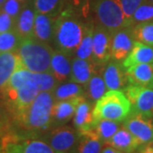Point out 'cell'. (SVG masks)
I'll use <instances>...</instances> for the list:
<instances>
[{
    "label": "cell",
    "instance_id": "obj_1",
    "mask_svg": "<svg viewBox=\"0 0 153 153\" xmlns=\"http://www.w3.org/2000/svg\"><path fill=\"white\" fill-rule=\"evenodd\" d=\"M84 19L82 11L78 14L71 6L64 7L55 20L53 43L57 50L68 55L75 54L87 28L93 25Z\"/></svg>",
    "mask_w": 153,
    "mask_h": 153
},
{
    "label": "cell",
    "instance_id": "obj_2",
    "mask_svg": "<svg viewBox=\"0 0 153 153\" xmlns=\"http://www.w3.org/2000/svg\"><path fill=\"white\" fill-rule=\"evenodd\" d=\"M55 98L51 92H40L32 104L12 121L19 128L32 134L45 133L52 126Z\"/></svg>",
    "mask_w": 153,
    "mask_h": 153
},
{
    "label": "cell",
    "instance_id": "obj_3",
    "mask_svg": "<svg viewBox=\"0 0 153 153\" xmlns=\"http://www.w3.org/2000/svg\"><path fill=\"white\" fill-rule=\"evenodd\" d=\"M82 14L93 26L113 33L126 27L124 16L117 0H84Z\"/></svg>",
    "mask_w": 153,
    "mask_h": 153
},
{
    "label": "cell",
    "instance_id": "obj_4",
    "mask_svg": "<svg viewBox=\"0 0 153 153\" xmlns=\"http://www.w3.org/2000/svg\"><path fill=\"white\" fill-rule=\"evenodd\" d=\"M23 67L33 73H51L53 48L35 38L23 39L17 50Z\"/></svg>",
    "mask_w": 153,
    "mask_h": 153
},
{
    "label": "cell",
    "instance_id": "obj_5",
    "mask_svg": "<svg viewBox=\"0 0 153 153\" xmlns=\"http://www.w3.org/2000/svg\"><path fill=\"white\" fill-rule=\"evenodd\" d=\"M130 112L131 104L123 91L108 90L95 102L93 117L95 124L103 119L123 123Z\"/></svg>",
    "mask_w": 153,
    "mask_h": 153
},
{
    "label": "cell",
    "instance_id": "obj_6",
    "mask_svg": "<svg viewBox=\"0 0 153 153\" xmlns=\"http://www.w3.org/2000/svg\"><path fill=\"white\" fill-rule=\"evenodd\" d=\"M0 153H55L40 138L21 135L12 133L0 142Z\"/></svg>",
    "mask_w": 153,
    "mask_h": 153
},
{
    "label": "cell",
    "instance_id": "obj_7",
    "mask_svg": "<svg viewBox=\"0 0 153 153\" xmlns=\"http://www.w3.org/2000/svg\"><path fill=\"white\" fill-rule=\"evenodd\" d=\"M78 131L69 126L62 125L46 131L41 137L55 153H69L76 144Z\"/></svg>",
    "mask_w": 153,
    "mask_h": 153
},
{
    "label": "cell",
    "instance_id": "obj_8",
    "mask_svg": "<svg viewBox=\"0 0 153 153\" xmlns=\"http://www.w3.org/2000/svg\"><path fill=\"white\" fill-rule=\"evenodd\" d=\"M131 104V111L153 117V88L128 84L123 89Z\"/></svg>",
    "mask_w": 153,
    "mask_h": 153
},
{
    "label": "cell",
    "instance_id": "obj_9",
    "mask_svg": "<svg viewBox=\"0 0 153 153\" xmlns=\"http://www.w3.org/2000/svg\"><path fill=\"white\" fill-rule=\"evenodd\" d=\"M123 126L131 133L140 145L153 139V117L131 111L122 123Z\"/></svg>",
    "mask_w": 153,
    "mask_h": 153
},
{
    "label": "cell",
    "instance_id": "obj_10",
    "mask_svg": "<svg viewBox=\"0 0 153 153\" xmlns=\"http://www.w3.org/2000/svg\"><path fill=\"white\" fill-rule=\"evenodd\" d=\"M111 35L109 30L94 26L93 62L95 65H104L111 58Z\"/></svg>",
    "mask_w": 153,
    "mask_h": 153
},
{
    "label": "cell",
    "instance_id": "obj_11",
    "mask_svg": "<svg viewBox=\"0 0 153 153\" xmlns=\"http://www.w3.org/2000/svg\"><path fill=\"white\" fill-rule=\"evenodd\" d=\"M135 40L133 38L131 27L117 30L111 35V58L116 61H122L131 52Z\"/></svg>",
    "mask_w": 153,
    "mask_h": 153
},
{
    "label": "cell",
    "instance_id": "obj_12",
    "mask_svg": "<svg viewBox=\"0 0 153 153\" xmlns=\"http://www.w3.org/2000/svg\"><path fill=\"white\" fill-rule=\"evenodd\" d=\"M84 98L85 95H82L72 100H60L55 102L52 111L51 128L65 125L66 123H68L71 119H72L76 112L77 105L82 101V99Z\"/></svg>",
    "mask_w": 153,
    "mask_h": 153
},
{
    "label": "cell",
    "instance_id": "obj_13",
    "mask_svg": "<svg viewBox=\"0 0 153 153\" xmlns=\"http://www.w3.org/2000/svg\"><path fill=\"white\" fill-rule=\"evenodd\" d=\"M103 78L107 90H121L128 86L125 68L119 61L111 60L108 62L103 72Z\"/></svg>",
    "mask_w": 153,
    "mask_h": 153
},
{
    "label": "cell",
    "instance_id": "obj_14",
    "mask_svg": "<svg viewBox=\"0 0 153 153\" xmlns=\"http://www.w3.org/2000/svg\"><path fill=\"white\" fill-rule=\"evenodd\" d=\"M94 105L87 98L82 99L78 104L76 112L72 118L73 125L78 132L93 130L94 128V121L93 117V108Z\"/></svg>",
    "mask_w": 153,
    "mask_h": 153
},
{
    "label": "cell",
    "instance_id": "obj_15",
    "mask_svg": "<svg viewBox=\"0 0 153 153\" xmlns=\"http://www.w3.org/2000/svg\"><path fill=\"white\" fill-rule=\"evenodd\" d=\"M129 84L153 88V64H139L125 69Z\"/></svg>",
    "mask_w": 153,
    "mask_h": 153
},
{
    "label": "cell",
    "instance_id": "obj_16",
    "mask_svg": "<svg viewBox=\"0 0 153 153\" xmlns=\"http://www.w3.org/2000/svg\"><path fill=\"white\" fill-rule=\"evenodd\" d=\"M37 12L33 1L27 4L16 20V31L22 39L33 38L34 23Z\"/></svg>",
    "mask_w": 153,
    "mask_h": 153
},
{
    "label": "cell",
    "instance_id": "obj_17",
    "mask_svg": "<svg viewBox=\"0 0 153 153\" xmlns=\"http://www.w3.org/2000/svg\"><path fill=\"white\" fill-rule=\"evenodd\" d=\"M103 146L94 129L78 132L76 144L69 153H100Z\"/></svg>",
    "mask_w": 153,
    "mask_h": 153
},
{
    "label": "cell",
    "instance_id": "obj_18",
    "mask_svg": "<svg viewBox=\"0 0 153 153\" xmlns=\"http://www.w3.org/2000/svg\"><path fill=\"white\" fill-rule=\"evenodd\" d=\"M105 145H108L117 151L126 153L134 152L141 146L139 140L128 129H126L123 124L109 141Z\"/></svg>",
    "mask_w": 153,
    "mask_h": 153
},
{
    "label": "cell",
    "instance_id": "obj_19",
    "mask_svg": "<svg viewBox=\"0 0 153 153\" xmlns=\"http://www.w3.org/2000/svg\"><path fill=\"white\" fill-rule=\"evenodd\" d=\"M55 18L44 14H36L33 38L45 44L53 43Z\"/></svg>",
    "mask_w": 153,
    "mask_h": 153
},
{
    "label": "cell",
    "instance_id": "obj_20",
    "mask_svg": "<svg viewBox=\"0 0 153 153\" xmlns=\"http://www.w3.org/2000/svg\"><path fill=\"white\" fill-rule=\"evenodd\" d=\"M146 63L153 64V46L135 41L131 52L123 60V66L127 69L130 66Z\"/></svg>",
    "mask_w": 153,
    "mask_h": 153
},
{
    "label": "cell",
    "instance_id": "obj_21",
    "mask_svg": "<svg viewBox=\"0 0 153 153\" xmlns=\"http://www.w3.org/2000/svg\"><path fill=\"white\" fill-rule=\"evenodd\" d=\"M51 73L58 82L70 80L71 74V63L69 55L60 50H54L51 59Z\"/></svg>",
    "mask_w": 153,
    "mask_h": 153
},
{
    "label": "cell",
    "instance_id": "obj_22",
    "mask_svg": "<svg viewBox=\"0 0 153 153\" xmlns=\"http://www.w3.org/2000/svg\"><path fill=\"white\" fill-rule=\"evenodd\" d=\"M22 66L17 52L0 54V90L5 86L13 73Z\"/></svg>",
    "mask_w": 153,
    "mask_h": 153
},
{
    "label": "cell",
    "instance_id": "obj_23",
    "mask_svg": "<svg viewBox=\"0 0 153 153\" xmlns=\"http://www.w3.org/2000/svg\"><path fill=\"white\" fill-rule=\"evenodd\" d=\"M95 66L97 65H95L93 61L82 60L76 57L71 62V74L70 81L81 85L87 84L92 76L95 73Z\"/></svg>",
    "mask_w": 153,
    "mask_h": 153
},
{
    "label": "cell",
    "instance_id": "obj_24",
    "mask_svg": "<svg viewBox=\"0 0 153 153\" xmlns=\"http://www.w3.org/2000/svg\"><path fill=\"white\" fill-rule=\"evenodd\" d=\"M55 100H68L85 95V90L81 86L74 82H69L63 83L56 87L53 91Z\"/></svg>",
    "mask_w": 153,
    "mask_h": 153
},
{
    "label": "cell",
    "instance_id": "obj_25",
    "mask_svg": "<svg viewBox=\"0 0 153 153\" xmlns=\"http://www.w3.org/2000/svg\"><path fill=\"white\" fill-rule=\"evenodd\" d=\"M87 84L85 97L94 105L108 91L103 76L98 74H94Z\"/></svg>",
    "mask_w": 153,
    "mask_h": 153
},
{
    "label": "cell",
    "instance_id": "obj_26",
    "mask_svg": "<svg viewBox=\"0 0 153 153\" xmlns=\"http://www.w3.org/2000/svg\"><path fill=\"white\" fill-rule=\"evenodd\" d=\"M33 72L28 71L25 67H21L17 69L16 71L13 73L10 80L6 83V85L0 90V95L3 94L13 92L19 89L20 88L24 86L26 83H27L32 76Z\"/></svg>",
    "mask_w": 153,
    "mask_h": 153
},
{
    "label": "cell",
    "instance_id": "obj_27",
    "mask_svg": "<svg viewBox=\"0 0 153 153\" xmlns=\"http://www.w3.org/2000/svg\"><path fill=\"white\" fill-rule=\"evenodd\" d=\"M66 0H33L37 13L48 15L56 18L65 7Z\"/></svg>",
    "mask_w": 153,
    "mask_h": 153
},
{
    "label": "cell",
    "instance_id": "obj_28",
    "mask_svg": "<svg viewBox=\"0 0 153 153\" xmlns=\"http://www.w3.org/2000/svg\"><path fill=\"white\" fill-rule=\"evenodd\" d=\"M121 123L118 122L111 120H100L95 124L94 130L97 134L100 140L103 144H106L114 135L116 132L121 128Z\"/></svg>",
    "mask_w": 153,
    "mask_h": 153
},
{
    "label": "cell",
    "instance_id": "obj_29",
    "mask_svg": "<svg viewBox=\"0 0 153 153\" xmlns=\"http://www.w3.org/2000/svg\"><path fill=\"white\" fill-rule=\"evenodd\" d=\"M93 25H90L87 28L82 41L75 52L76 58L93 61Z\"/></svg>",
    "mask_w": 153,
    "mask_h": 153
},
{
    "label": "cell",
    "instance_id": "obj_30",
    "mask_svg": "<svg viewBox=\"0 0 153 153\" xmlns=\"http://www.w3.org/2000/svg\"><path fill=\"white\" fill-rule=\"evenodd\" d=\"M131 30L133 38L135 41L153 46V22L133 26Z\"/></svg>",
    "mask_w": 153,
    "mask_h": 153
},
{
    "label": "cell",
    "instance_id": "obj_31",
    "mask_svg": "<svg viewBox=\"0 0 153 153\" xmlns=\"http://www.w3.org/2000/svg\"><path fill=\"white\" fill-rule=\"evenodd\" d=\"M22 40L16 30L0 33V54L17 52Z\"/></svg>",
    "mask_w": 153,
    "mask_h": 153
},
{
    "label": "cell",
    "instance_id": "obj_32",
    "mask_svg": "<svg viewBox=\"0 0 153 153\" xmlns=\"http://www.w3.org/2000/svg\"><path fill=\"white\" fill-rule=\"evenodd\" d=\"M150 22H153V4L149 0H145L132 16L129 27Z\"/></svg>",
    "mask_w": 153,
    "mask_h": 153
},
{
    "label": "cell",
    "instance_id": "obj_33",
    "mask_svg": "<svg viewBox=\"0 0 153 153\" xmlns=\"http://www.w3.org/2000/svg\"><path fill=\"white\" fill-rule=\"evenodd\" d=\"M31 80L38 87L40 92H51L55 90L58 81L50 72L45 73H33Z\"/></svg>",
    "mask_w": 153,
    "mask_h": 153
},
{
    "label": "cell",
    "instance_id": "obj_34",
    "mask_svg": "<svg viewBox=\"0 0 153 153\" xmlns=\"http://www.w3.org/2000/svg\"><path fill=\"white\" fill-rule=\"evenodd\" d=\"M12 128V118L4 102L0 97V142L4 137L10 134Z\"/></svg>",
    "mask_w": 153,
    "mask_h": 153
},
{
    "label": "cell",
    "instance_id": "obj_35",
    "mask_svg": "<svg viewBox=\"0 0 153 153\" xmlns=\"http://www.w3.org/2000/svg\"><path fill=\"white\" fill-rule=\"evenodd\" d=\"M123 10L125 21V27L130 26L132 16L137 8L142 4L145 0H117Z\"/></svg>",
    "mask_w": 153,
    "mask_h": 153
},
{
    "label": "cell",
    "instance_id": "obj_36",
    "mask_svg": "<svg viewBox=\"0 0 153 153\" xmlns=\"http://www.w3.org/2000/svg\"><path fill=\"white\" fill-rule=\"evenodd\" d=\"M26 4L20 0H6L1 10L16 20Z\"/></svg>",
    "mask_w": 153,
    "mask_h": 153
},
{
    "label": "cell",
    "instance_id": "obj_37",
    "mask_svg": "<svg viewBox=\"0 0 153 153\" xmlns=\"http://www.w3.org/2000/svg\"><path fill=\"white\" fill-rule=\"evenodd\" d=\"M16 30V19L4 11L0 10V33Z\"/></svg>",
    "mask_w": 153,
    "mask_h": 153
},
{
    "label": "cell",
    "instance_id": "obj_38",
    "mask_svg": "<svg viewBox=\"0 0 153 153\" xmlns=\"http://www.w3.org/2000/svg\"><path fill=\"white\" fill-rule=\"evenodd\" d=\"M138 151L139 153H153V139L151 141L141 145Z\"/></svg>",
    "mask_w": 153,
    "mask_h": 153
},
{
    "label": "cell",
    "instance_id": "obj_39",
    "mask_svg": "<svg viewBox=\"0 0 153 153\" xmlns=\"http://www.w3.org/2000/svg\"><path fill=\"white\" fill-rule=\"evenodd\" d=\"M100 153H126L123 152H120V151H117L113 147L110 146L108 145H104L103 146V148L101 150V152ZM132 153H135V152H132Z\"/></svg>",
    "mask_w": 153,
    "mask_h": 153
},
{
    "label": "cell",
    "instance_id": "obj_40",
    "mask_svg": "<svg viewBox=\"0 0 153 153\" xmlns=\"http://www.w3.org/2000/svg\"><path fill=\"white\" fill-rule=\"evenodd\" d=\"M5 1L6 0H0V10H1V9H2V7L4 5V4Z\"/></svg>",
    "mask_w": 153,
    "mask_h": 153
},
{
    "label": "cell",
    "instance_id": "obj_41",
    "mask_svg": "<svg viewBox=\"0 0 153 153\" xmlns=\"http://www.w3.org/2000/svg\"><path fill=\"white\" fill-rule=\"evenodd\" d=\"M20 1L23 2L24 4H28V3H31V2H33V0H20Z\"/></svg>",
    "mask_w": 153,
    "mask_h": 153
},
{
    "label": "cell",
    "instance_id": "obj_42",
    "mask_svg": "<svg viewBox=\"0 0 153 153\" xmlns=\"http://www.w3.org/2000/svg\"><path fill=\"white\" fill-rule=\"evenodd\" d=\"M149 1H151V2H152V3L153 4V0H149Z\"/></svg>",
    "mask_w": 153,
    "mask_h": 153
}]
</instances>
